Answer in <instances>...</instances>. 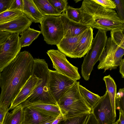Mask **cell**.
<instances>
[{
  "label": "cell",
  "mask_w": 124,
  "mask_h": 124,
  "mask_svg": "<svg viewBox=\"0 0 124 124\" xmlns=\"http://www.w3.org/2000/svg\"><path fill=\"white\" fill-rule=\"evenodd\" d=\"M19 34L11 33L3 43L0 53V73L16 57L21 48Z\"/></svg>",
  "instance_id": "cell-9"
},
{
  "label": "cell",
  "mask_w": 124,
  "mask_h": 124,
  "mask_svg": "<svg viewBox=\"0 0 124 124\" xmlns=\"http://www.w3.org/2000/svg\"><path fill=\"white\" fill-rule=\"evenodd\" d=\"M40 31H37L30 27L20 34V40L21 47L28 46L41 33Z\"/></svg>",
  "instance_id": "cell-22"
},
{
  "label": "cell",
  "mask_w": 124,
  "mask_h": 124,
  "mask_svg": "<svg viewBox=\"0 0 124 124\" xmlns=\"http://www.w3.org/2000/svg\"><path fill=\"white\" fill-rule=\"evenodd\" d=\"M39 78L32 73L31 76L12 101L9 108L13 109L23 102L32 93L37 85Z\"/></svg>",
  "instance_id": "cell-13"
},
{
  "label": "cell",
  "mask_w": 124,
  "mask_h": 124,
  "mask_svg": "<svg viewBox=\"0 0 124 124\" xmlns=\"http://www.w3.org/2000/svg\"><path fill=\"white\" fill-rule=\"evenodd\" d=\"M84 32L75 36L64 37L56 45L58 50L66 56L76 58V51L78 43Z\"/></svg>",
  "instance_id": "cell-15"
},
{
  "label": "cell",
  "mask_w": 124,
  "mask_h": 124,
  "mask_svg": "<svg viewBox=\"0 0 124 124\" xmlns=\"http://www.w3.org/2000/svg\"><path fill=\"white\" fill-rule=\"evenodd\" d=\"M32 73L39 78L38 84L31 94L21 103L23 107L36 103L58 105L48 89L49 70L44 59L34 58Z\"/></svg>",
  "instance_id": "cell-3"
},
{
  "label": "cell",
  "mask_w": 124,
  "mask_h": 124,
  "mask_svg": "<svg viewBox=\"0 0 124 124\" xmlns=\"http://www.w3.org/2000/svg\"><path fill=\"white\" fill-rule=\"evenodd\" d=\"M32 23L23 13L11 20L0 24V31L20 34L30 27Z\"/></svg>",
  "instance_id": "cell-12"
},
{
  "label": "cell",
  "mask_w": 124,
  "mask_h": 124,
  "mask_svg": "<svg viewBox=\"0 0 124 124\" xmlns=\"http://www.w3.org/2000/svg\"><path fill=\"white\" fill-rule=\"evenodd\" d=\"M79 84V81L76 82L57 102L64 120L92 113L91 108L80 93Z\"/></svg>",
  "instance_id": "cell-4"
},
{
  "label": "cell",
  "mask_w": 124,
  "mask_h": 124,
  "mask_svg": "<svg viewBox=\"0 0 124 124\" xmlns=\"http://www.w3.org/2000/svg\"><path fill=\"white\" fill-rule=\"evenodd\" d=\"M64 11L69 19L76 22L81 23V15L79 8H75L67 6Z\"/></svg>",
  "instance_id": "cell-25"
},
{
  "label": "cell",
  "mask_w": 124,
  "mask_h": 124,
  "mask_svg": "<svg viewBox=\"0 0 124 124\" xmlns=\"http://www.w3.org/2000/svg\"><path fill=\"white\" fill-rule=\"evenodd\" d=\"M116 109L124 112V97L115 99Z\"/></svg>",
  "instance_id": "cell-34"
},
{
  "label": "cell",
  "mask_w": 124,
  "mask_h": 124,
  "mask_svg": "<svg viewBox=\"0 0 124 124\" xmlns=\"http://www.w3.org/2000/svg\"><path fill=\"white\" fill-rule=\"evenodd\" d=\"M23 107L21 104L11 112L8 111L2 124H22L23 119Z\"/></svg>",
  "instance_id": "cell-20"
},
{
  "label": "cell",
  "mask_w": 124,
  "mask_h": 124,
  "mask_svg": "<svg viewBox=\"0 0 124 124\" xmlns=\"http://www.w3.org/2000/svg\"><path fill=\"white\" fill-rule=\"evenodd\" d=\"M23 0H13L8 10H17L23 12Z\"/></svg>",
  "instance_id": "cell-32"
},
{
  "label": "cell",
  "mask_w": 124,
  "mask_h": 124,
  "mask_svg": "<svg viewBox=\"0 0 124 124\" xmlns=\"http://www.w3.org/2000/svg\"><path fill=\"white\" fill-rule=\"evenodd\" d=\"M23 107V119L22 124H40L51 117L42 114L30 107Z\"/></svg>",
  "instance_id": "cell-17"
},
{
  "label": "cell",
  "mask_w": 124,
  "mask_h": 124,
  "mask_svg": "<svg viewBox=\"0 0 124 124\" xmlns=\"http://www.w3.org/2000/svg\"><path fill=\"white\" fill-rule=\"evenodd\" d=\"M117 123H118V120H117L116 122H115V123H114L112 124H117Z\"/></svg>",
  "instance_id": "cell-43"
},
{
  "label": "cell",
  "mask_w": 124,
  "mask_h": 124,
  "mask_svg": "<svg viewBox=\"0 0 124 124\" xmlns=\"http://www.w3.org/2000/svg\"><path fill=\"white\" fill-rule=\"evenodd\" d=\"M90 114L61 121L58 124H85Z\"/></svg>",
  "instance_id": "cell-28"
},
{
  "label": "cell",
  "mask_w": 124,
  "mask_h": 124,
  "mask_svg": "<svg viewBox=\"0 0 124 124\" xmlns=\"http://www.w3.org/2000/svg\"><path fill=\"white\" fill-rule=\"evenodd\" d=\"M34 59L29 52H20L0 73V107L9 110L15 98L32 75Z\"/></svg>",
  "instance_id": "cell-1"
},
{
  "label": "cell",
  "mask_w": 124,
  "mask_h": 124,
  "mask_svg": "<svg viewBox=\"0 0 124 124\" xmlns=\"http://www.w3.org/2000/svg\"></svg>",
  "instance_id": "cell-46"
},
{
  "label": "cell",
  "mask_w": 124,
  "mask_h": 124,
  "mask_svg": "<svg viewBox=\"0 0 124 124\" xmlns=\"http://www.w3.org/2000/svg\"><path fill=\"white\" fill-rule=\"evenodd\" d=\"M40 23L39 26L46 43L51 45H57L64 37L60 15L46 16Z\"/></svg>",
  "instance_id": "cell-6"
},
{
  "label": "cell",
  "mask_w": 124,
  "mask_h": 124,
  "mask_svg": "<svg viewBox=\"0 0 124 124\" xmlns=\"http://www.w3.org/2000/svg\"><path fill=\"white\" fill-rule=\"evenodd\" d=\"M13 0H0V13L9 8Z\"/></svg>",
  "instance_id": "cell-33"
},
{
  "label": "cell",
  "mask_w": 124,
  "mask_h": 124,
  "mask_svg": "<svg viewBox=\"0 0 124 124\" xmlns=\"http://www.w3.org/2000/svg\"><path fill=\"white\" fill-rule=\"evenodd\" d=\"M124 88H120L118 92L116 93V99H120L124 96Z\"/></svg>",
  "instance_id": "cell-40"
},
{
  "label": "cell",
  "mask_w": 124,
  "mask_h": 124,
  "mask_svg": "<svg viewBox=\"0 0 124 124\" xmlns=\"http://www.w3.org/2000/svg\"><path fill=\"white\" fill-rule=\"evenodd\" d=\"M107 38L106 31L98 30L81 66V74L85 80L89 79L94 65L99 61L105 49Z\"/></svg>",
  "instance_id": "cell-5"
},
{
  "label": "cell",
  "mask_w": 124,
  "mask_h": 124,
  "mask_svg": "<svg viewBox=\"0 0 124 124\" xmlns=\"http://www.w3.org/2000/svg\"><path fill=\"white\" fill-rule=\"evenodd\" d=\"M80 93L88 105L92 108L98 102L101 97L90 91L80 84L79 85Z\"/></svg>",
  "instance_id": "cell-24"
},
{
  "label": "cell",
  "mask_w": 124,
  "mask_h": 124,
  "mask_svg": "<svg viewBox=\"0 0 124 124\" xmlns=\"http://www.w3.org/2000/svg\"><path fill=\"white\" fill-rule=\"evenodd\" d=\"M96 3L102 7L108 9H115L116 5L113 0H93Z\"/></svg>",
  "instance_id": "cell-31"
},
{
  "label": "cell",
  "mask_w": 124,
  "mask_h": 124,
  "mask_svg": "<svg viewBox=\"0 0 124 124\" xmlns=\"http://www.w3.org/2000/svg\"><path fill=\"white\" fill-rule=\"evenodd\" d=\"M116 4L115 9L117 12V14L119 18L124 21V0H113Z\"/></svg>",
  "instance_id": "cell-30"
},
{
  "label": "cell",
  "mask_w": 124,
  "mask_h": 124,
  "mask_svg": "<svg viewBox=\"0 0 124 124\" xmlns=\"http://www.w3.org/2000/svg\"><path fill=\"white\" fill-rule=\"evenodd\" d=\"M46 53L56 70L75 81L80 79L78 68L71 64L63 54L58 50L54 49L48 50Z\"/></svg>",
  "instance_id": "cell-7"
},
{
  "label": "cell",
  "mask_w": 124,
  "mask_h": 124,
  "mask_svg": "<svg viewBox=\"0 0 124 124\" xmlns=\"http://www.w3.org/2000/svg\"><path fill=\"white\" fill-rule=\"evenodd\" d=\"M60 16L63 26V37L76 36L89 27L82 23L76 22L69 19L66 16L64 11Z\"/></svg>",
  "instance_id": "cell-14"
},
{
  "label": "cell",
  "mask_w": 124,
  "mask_h": 124,
  "mask_svg": "<svg viewBox=\"0 0 124 124\" xmlns=\"http://www.w3.org/2000/svg\"><path fill=\"white\" fill-rule=\"evenodd\" d=\"M11 34L8 32L0 31V44L3 43Z\"/></svg>",
  "instance_id": "cell-36"
},
{
  "label": "cell",
  "mask_w": 124,
  "mask_h": 124,
  "mask_svg": "<svg viewBox=\"0 0 124 124\" xmlns=\"http://www.w3.org/2000/svg\"><path fill=\"white\" fill-rule=\"evenodd\" d=\"M92 109V113L99 124H112L116 122V118L106 91Z\"/></svg>",
  "instance_id": "cell-10"
},
{
  "label": "cell",
  "mask_w": 124,
  "mask_h": 124,
  "mask_svg": "<svg viewBox=\"0 0 124 124\" xmlns=\"http://www.w3.org/2000/svg\"><path fill=\"white\" fill-rule=\"evenodd\" d=\"M76 82L56 70L49 69L48 82L49 91L57 103Z\"/></svg>",
  "instance_id": "cell-8"
},
{
  "label": "cell",
  "mask_w": 124,
  "mask_h": 124,
  "mask_svg": "<svg viewBox=\"0 0 124 124\" xmlns=\"http://www.w3.org/2000/svg\"><path fill=\"white\" fill-rule=\"evenodd\" d=\"M23 12L32 22L40 23L45 16L40 12L33 0H23Z\"/></svg>",
  "instance_id": "cell-18"
},
{
  "label": "cell",
  "mask_w": 124,
  "mask_h": 124,
  "mask_svg": "<svg viewBox=\"0 0 124 124\" xmlns=\"http://www.w3.org/2000/svg\"><path fill=\"white\" fill-rule=\"evenodd\" d=\"M118 120V123H117V124H120V122L119 121V120Z\"/></svg>",
  "instance_id": "cell-45"
},
{
  "label": "cell",
  "mask_w": 124,
  "mask_h": 124,
  "mask_svg": "<svg viewBox=\"0 0 124 124\" xmlns=\"http://www.w3.org/2000/svg\"><path fill=\"white\" fill-rule=\"evenodd\" d=\"M63 119V117L61 114L60 113L52 124H58Z\"/></svg>",
  "instance_id": "cell-41"
},
{
  "label": "cell",
  "mask_w": 124,
  "mask_h": 124,
  "mask_svg": "<svg viewBox=\"0 0 124 124\" xmlns=\"http://www.w3.org/2000/svg\"><path fill=\"white\" fill-rule=\"evenodd\" d=\"M93 29L89 27L86 30L79 39L76 51V58H81L90 49L93 39Z\"/></svg>",
  "instance_id": "cell-16"
},
{
  "label": "cell",
  "mask_w": 124,
  "mask_h": 124,
  "mask_svg": "<svg viewBox=\"0 0 124 124\" xmlns=\"http://www.w3.org/2000/svg\"><path fill=\"white\" fill-rule=\"evenodd\" d=\"M57 117H51L45 120L40 124H52Z\"/></svg>",
  "instance_id": "cell-39"
},
{
  "label": "cell",
  "mask_w": 124,
  "mask_h": 124,
  "mask_svg": "<svg viewBox=\"0 0 124 124\" xmlns=\"http://www.w3.org/2000/svg\"><path fill=\"white\" fill-rule=\"evenodd\" d=\"M54 8L58 12L62 14L67 6L68 2L66 0H48Z\"/></svg>",
  "instance_id": "cell-29"
},
{
  "label": "cell",
  "mask_w": 124,
  "mask_h": 124,
  "mask_svg": "<svg viewBox=\"0 0 124 124\" xmlns=\"http://www.w3.org/2000/svg\"><path fill=\"white\" fill-rule=\"evenodd\" d=\"M103 80L105 84L106 91L111 104L114 115L116 118L115 99L116 93V85L114 80L110 75L104 76Z\"/></svg>",
  "instance_id": "cell-21"
},
{
  "label": "cell",
  "mask_w": 124,
  "mask_h": 124,
  "mask_svg": "<svg viewBox=\"0 0 124 124\" xmlns=\"http://www.w3.org/2000/svg\"><path fill=\"white\" fill-rule=\"evenodd\" d=\"M81 0H75L74 1L76 3L77 2H78L79 1H80Z\"/></svg>",
  "instance_id": "cell-44"
},
{
  "label": "cell",
  "mask_w": 124,
  "mask_h": 124,
  "mask_svg": "<svg viewBox=\"0 0 124 124\" xmlns=\"http://www.w3.org/2000/svg\"><path fill=\"white\" fill-rule=\"evenodd\" d=\"M123 31L120 30L111 31V40L117 45L124 49V38Z\"/></svg>",
  "instance_id": "cell-27"
},
{
  "label": "cell",
  "mask_w": 124,
  "mask_h": 124,
  "mask_svg": "<svg viewBox=\"0 0 124 124\" xmlns=\"http://www.w3.org/2000/svg\"><path fill=\"white\" fill-rule=\"evenodd\" d=\"M3 43L0 44V53L1 49Z\"/></svg>",
  "instance_id": "cell-42"
},
{
  "label": "cell",
  "mask_w": 124,
  "mask_h": 124,
  "mask_svg": "<svg viewBox=\"0 0 124 124\" xmlns=\"http://www.w3.org/2000/svg\"><path fill=\"white\" fill-rule=\"evenodd\" d=\"M23 13L20 11L7 10L0 13V24L11 20Z\"/></svg>",
  "instance_id": "cell-26"
},
{
  "label": "cell",
  "mask_w": 124,
  "mask_h": 124,
  "mask_svg": "<svg viewBox=\"0 0 124 124\" xmlns=\"http://www.w3.org/2000/svg\"><path fill=\"white\" fill-rule=\"evenodd\" d=\"M81 23L89 27L106 31L116 30L124 31V21L113 9L105 8L93 0H84L79 8Z\"/></svg>",
  "instance_id": "cell-2"
},
{
  "label": "cell",
  "mask_w": 124,
  "mask_h": 124,
  "mask_svg": "<svg viewBox=\"0 0 124 124\" xmlns=\"http://www.w3.org/2000/svg\"><path fill=\"white\" fill-rule=\"evenodd\" d=\"M124 54V49L116 44L111 40V37L107 38L105 49L99 61L98 69H104V72L106 70H112L115 58Z\"/></svg>",
  "instance_id": "cell-11"
},
{
  "label": "cell",
  "mask_w": 124,
  "mask_h": 124,
  "mask_svg": "<svg viewBox=\"0 0 124 124\" xmlns=\"http://www.w3.org/2000/svg\"><path fill=\"white\" fill-rule=\"evenodd\" d=\"M85 124H99L92 113L89 115Z\"/></svg>",
  "instance_id": "cell-35"
},
{
  "label": "cell",
  "mask_w": 124,
  "mask_h": 124,
  "mask_svg": "<svg viewBox=\"0 0 124 124\" xmlns=\"http://www.w3.org/2000/svg\"><path fill=\"white\" fill-rule=\"evenodd\" d=\"M9 110L0 107V124H2L6 115Z\"/></svg>",
  "instance_id": "cell-37"
},
{
  "label": "cell",
  "mask_w": 124,
  "mask_h": 124,
  "mask_svg": "<svg viewBox=\"0 0 124 124\" xmlns=\"http://www.w3.org/2000/svg\"><path fill=\"white\" fill-rule=\"evenodd\" d=\"M119 66V72L121 74L122 77L123 78H124V59H122L120 62Z\"/></svg>",
  "instance_id": "cell-38"
},
{
  "label": "cell",
  "mask_w": 124,
  "mask_h": 124,
  "mask_svg": "<svg viewBox=\"0 0 124 124\" xmlns=\"http://www.w3.org/2000/svg\"><path fill=\"white\" fill-rule=\"evenodd\" d=\"M33 1L39 10L44 16H59L61 14L56 10L48 0H33Z\"/></svg>",
  "instance_id": "cell-23"
},
{
  "label": "cell",
  "mask_w": 124,
  "mask_h": 124,
  "mask_svg": "<svg viewBox=\"0 0 124 124\" xmlns=\"http://www.w3.org/2000/svg\"><path fill=\"white\" fill-rule=\"evenodd\" d=\"M28 106L42 114L50 116L57 117L60 113L58 105L36 103Z\"/></svg>",
  "instance_id": "cell-19"
}]
</instances>
